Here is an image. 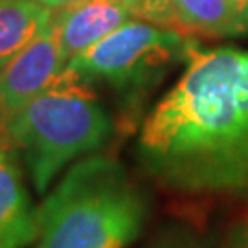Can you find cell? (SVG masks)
Wrapping results in <instances>:
<instances>
[{"label":"cell","instance_id":"3","mask_svg":"<svg viewBox=\"0 0 248 248\" xmlns=\"http://www.w3.org/2000/svg\"><path fill=\"white\" fill-rule=\"evenodd\" d=\"M110 133L112 122L90 85L62 72L50 89L9 118L4 136L43 195L68 162L99 149Z\"/></svg>","mask_w":248,"mask_h":248},{"label":"cell","instance_id":"1","mask_svg":"<svg viewBox=\"0 0 248 248\" xmlns=\"http://www.w3.org/2000/svg\"><path fill=\"white\" fill-rule=\"evenodd\" d=\"M186 61L143 122L138 160L177 191L248 195V50L197 43Z\"/></svg>","mask_w":248,"mask_h":248},{"label":"cell","instance_id":"13","mask_svg":"<svg viewBox=\"0 0 248 248\" xmlns=\"http://www.w3.org/2000/svg\"><path fill=\"white\" fill-rule=\"evenodd\" d=\"M6 124H8V120H6V112H4V107L0 101V134H4V131H6Z\"/></svg>","mask_w":248,"mask_h":248},{"label":"cell","instance_id":"11","mask_svg":"<svg viewBox=\"0 0 248 248\" xmlns=\"http://www.w3.org/2000/svg\"><path fill=\"white\" fill-rule=\"evenodd\" d=\"M224 248H248V219L232 230Z\"/></svg>","mask_w":248,"mask_h":248},{"label":"cell","instance_id":"2","mask_svg":"<svg viewBox=\"0 0 248 248\" xmlns=\"http://www.w3.org/2000/svg\"><path fill=\"white\" fill-rule=\"evenodd\" d=\"M149 204L110 156L72 166L39 210L37 248H125L143 228Z\"/></svg>","mask_w":248,"mask_h":248},{"label":"cell","instance_id":"9","mask_svg":"<svg viewBox=\"0 0 248 248\" xmlns=\"http://www.w3.org/2000/svg\"><path fill=\"white\" fill-rule=\"evenodd\" d=\"M53 11L37 0H0V70L50 26Z\"/></svg>","mask_w":248,"mask_h":248},{"label":"cell","instance_id":"8","mask_svg":"<svg viewBox=\"0 0 248 248\" xmlns=\"http://www.w3.org/2000/svg\"><path fill=\"white\" fill-rule=\"evenodd\" d=\"M39 237V212L24 186L17 149L0 138V248H24Z\"/></svg>","mask_w":248,"mask_h":248},{"label":"cell","instance_id":"5","mask_svg":"<svg viewBox=\"0 0 248 248\" xmlns=\"http://www.w3.org/2000/svg\"><path fill=\"white\" fill-rule=\"evenodd\" d=\"M136 18L186 37H232L248 31L243 0H131Z\"/></svg>","mask_w":248,"mask_h":248},{"label":"cell","instance_id":"14","mask_svg":"<svg viewBox=\"0 0 248 248\" xmlns=\"http://www.w3.org/2000/svg\"><path fill=\"white\" fill-rule=\"evenodd\" d=\"M245 2V8H247V13H248V0H243Z\"/></svg>","mask_w":248,"mask_h":248},{"label":"cell","instance_id":"10","mask_svg":"<svg viewBox=\"0 0 248 248\" xmlns=\"http://www.w3.org/2000/svg\"><path fill=\"white\" fill-rule=\"evenodd\" d=\"M143 248H206L201 237L184 228H171Z\"/></svg>","mask_w":248,"mask_h":248},{"label":"cell","instance_id":"6","mask_svg":"<svg viewBox=\"0 0 248 248\" xmlns=\"http://www.w3.org/2000/svg\"><path fill=\"white\" fill-rule=\"evenodd\" d=\"M64 66L66 61L59 39L50 22L35 41L0 70V101L6 120L13 118L31 99L50 89L61 78Z\"/></svg>","mask_w":248,"mask_h":248},{"label":"cell","instance_id":"4","mask_svg":"<svg viewBox=\"0 0 248 248\" xmlns=\"http://www.w3.org/2000/svg\"><path fill=\"white\" fill-rule=\"evenodd\" d=\"M197 39L147 20H129L66 62L64 74L83 83H107L122 92L147 89L180 59Z\"/></svg>","mask_w":248,"mask_h":248},{"label":"cell","instance_id":"12","mask_svg":"<svg viewBox=\"0 0 248 248\" xmlns=\"http://www.w3.org/2000/svg\"><path fill=\"white\" fill-rule=\"evenodd\" d=\"M37 2L45 4L46 8H50V9H61V8H68V6H74V4L87 2V0H37Z\"/></svg>","mask_w":248,"mask_h":248},{"label":"cell","instance_id":"7","mask_svg":"<svg viewBox=\"0 0 248 248\" xmlns=\"http://www.w3.org/2000/svg\"><path fill=\"white\" fill-rule=\"evenodd\" d=\"M134 18L131 0H87L57 9L52 28L59 39L62 57L68 62Z\"/></svg>","mask_w":248,"mask_h":248}]
</instances>
